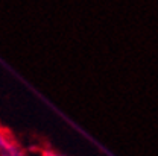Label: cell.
I'll list each match as a JSON object with an SVG mask.
<instances>
[{
    "label": "cell",
    "instance_id": "6da1fadb",
    "mask_svg": "<svg viewBox=\"0 0 158 156\" xmlns=\"http://www.w3.org/2000/svg\"><path fill=\"white\" fill-rule=\"evenodd\" d=\"M19 149V144L3 127H0V156H9Z\"/></svg>",
    "mask_w": 158,
    "mask_h": 156
},
{
    "label": "cell",
    "instance_id": "7a4b0ae2",
    "mask_svg": "<svg viewBox=\"0 0 158 156\" xmlns=\"http://www.w3.org/2000/svg\"><path fill=\"white\" fill-rule=\"evenodd\" d=\"M40 156H65V155L59 153V152L53 150V149H44V150H41V155Z\"/></svg>",
    "mask_w": 158,
    "mask_h": 156
},
{
    "label": "cell",
    "instance_id": "3957f363",
    "mask_svg": "<svg viewBox=\"0 0 158 156\" xmlns=\"http://www.w3.org/2000/svg\"><path fill=\"white\" fill-rule=\"evenodd\" d=\"M9 156H27L26 155V153H24V152H23V150H21V149H17V150H14V152H12V153H11V155Z\"/></svg>",
    "mask_w": 158,
    "mask_h": 156
}]
</instances>
